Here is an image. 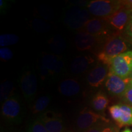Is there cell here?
Returning a JSON list of instances; mask_svg holds the SVG:
<instances>
[{"label":"cell","mask_w":132,"mask_h":132,"mask_svg":"<svg viewBox=\"0 0 132 132\" xmlns=\"http://www.w3.org/2000/svg\"><path fill=\"white\" fill-rule=\"evenodd\" d=\"M129 44L122 34L113 33L105 39L98 51V60L109 67L114 57L129 51Z\"/></svg>","instance_id":"1"},{"label":"cell","mask_w":132,"mask_h":132,"mask_svg":"<svg viewBox=\"0 0 132 132\" xmlns=\"http://www.w3.org/2000/svg\"><path fill=\"white\" fill-rule=\"evenodd\" d=\"M123 6V1L93 0L87 4L89 12L97 18L105 19L119 11Z\"/></svg>","instance_id":"2"},{"label":"cell","mask_w":132,"mask_h":132,"mask_svg":"<svg viewBox=\"0 0 132 132\" xmlns=\"http://www.w3.org/2000/svg\"><path fill=\"white\" fill-rule=\"evenodd\" d=\"M109 72L123 79L129 78L132 72V50L114 57L109 65Z\"/></svg>","instance_id":"3"},{"label":"cell","mask_w":132,"mask_h":132,"mask_svg":"<svg viewBox=\"0 0 132 132\" xmlns=\"http://www.w3.org/2000/svg\"><path fill=\"white\" fill-rule=\"evenodd\" d=\"M131 17L132 8L127 7L123 3V6L121 9L105 19L112 33L122 34Z\"/></svg>","instance_id":"4"},{"label":"cell","mask_w":132,"mask_h":132,"mask_svg":"<svg viewBox=\"0 0 132 132\" xmlns=\"http://www.w3.org/2000/svg\"><path fill=\"white\" fill-rule=\"evenodd\" d=\"M64 67L61 57L55 54H45L43 55L40 66V72L43 79L60 73Z\"/></svg>","instance_id":"5"},{"label":"cell","mask_w":132,"mask_h":132,"mask_svg":"<svg viewBox=\"0 0 132 132\" xmlns=\"http://www.w3.org/2000/svg\"><path fill=\"white\" fill-rule=\"evenodd\" d=\"M88 10L81 7H73L67 11L64 15L65 24L73 29H81L90 18Z\"/></svg>","instance_id":"6"},{"label":"cell","mask_w":132,"mask_h":132,"mask_svg":"<svg viewBox=\"0 0 132 132\" xmlns=\"http://www.w3.org/2000/svg\"><path fill=\"white\" fill-rule=\"evenodd\" d=\"M102 122L107 123L109 120L93 110L86 108L79 114L76 120V126L80 131L83 132Z\"/></svg>","instance_id":"7"},{"label":"cell","mask_w":132,"mask_h":132,"mask_svg":"<svg viewBox=\"0 0 132 132\" xmlns=\"http://www.w3.org/2000/svg\"><path fill=\"white\" fill-rule=\"evenodd\" d=\"M105 39L83 31H79L75 39V44L78 50L88 51L94 50L102 45Z\"/></svg>","instance_id":"8"},{"label":"cell","mask_w":132,"mask_h":132,"mask_svg":"<svg viewBox=\"0 0 132 132\" xmlns=\"http://www.w3.org/2000/svg\"><path fill=\"white\" fill-rule=\"evenodd\" d=\"M1 115L9 122H19L21 118V108L17 98L12 97L3 102L1 106Z\"/></svg>","instance_id":"9"},{"label":"cell","mask_w":132,"mask_h":132,"mask_svg":"<svg viewBox=\"0 0 132 132\" xmlns=\"http://www.w3.org/2000/svg\"><path fill=\"white\" fill-rule=\"evenodd\" d=\"M80 31L88 32L104 39H106L113 34L107 24L106 20L97 17L90 19Z\"/></svg>","instance_id":"10"},{"label":"cell","mask_w":132,"mask_h":132,"mask_svg":"<svg viewBox=\"0 0 132 132\" xmlns=\"http://www.w3.org/2000/svg\"><path fill=\"white\" fill-rule=\"evenodd\" d=\"M130 80V78L123 79L109 72L105 80V88L111 95L122 97L129 85Z\"/></svg>","instance_id":"11"},{"label":"cell","mask_w":132,"mask_h":132,"mask_svg":"<svg viewBox=\"0 0 132 132\" xmlns=\"http://www.w3.org/2000/svg\"><path fill=\"white\" fill-rule=\"evenodd\" d=\"M20 87L23 95L28 101H31L36 96L38 89L36 76L31 71L23 74L20 80Z\"/></svg>","instance_id":"12"},{"label":"cell","mask_w":132,"mask_h":132,"mask_svg":"<svg viewBox=\"0 0 132 132\" xmlns=\"http://www.w3.org/2000/svg\"><path fill=\"white\" fill-rule=\"evenodd\" d=\"M48 132H64V125L60 116L53 112H45L38 119Z\"/></svg>","instance_id":"13"},{"label":"cell","mask_w":132,"mask_h":132,"mask_svg":"<svg viewBox=\"0 0 132 132\" xmlns=\"http://www.w3.org/2000/svg\"><path fill=\"white\" fill-rule=\"evenodd\" d=\"M108 73V66L99 62L89 72L87 76V81L91 87H98L106 80Z\"/></svg>","instance_id":"14"},{"label":"cell","mask_w":132,"mask_h":132,"mask_svg":"<svg viewBox=\"0 0 132 132\" xmlns=\"http://www.w3.org/2000/svg\"><path fill=\"white\" fill-rule=\"evenodd\" d=\"M94 61V59L89 56H79L76 57L70 64L71 72L76 75L85 73Z\"/></svg>","instance_id":"15"},{"label":"cell","mask_w":132,"mask_h":132,"mask_svg":"<svg viewBox=\"0 0 132 132\" xmlns=\"http://www.w3.org/2000/svg\"><path fill=\"white\" fill-rule=\"evenodd\" d=\"M58 90L61 94L64 96L72 97L79 94L81 86L78 81L75 79L68 78L59 83Z\"/></svg>","instance_id":"16"},{"label":"cell","mask_w":132,"mask_h":132,"mask_svg":"<svg viewBox=\"0 0 132 132\" xmlns=\"http://www.w3.org/2000/svg\"><path fill=\"white\" fill-rule=\"evenodd\" d=\"M109 99L102 92H98L94 95L91 100V106L95 111L103 112L108 106Z\"/></svg>","instance_id":"17"},{"label":"cell","mask_w":132,"mask_h":132,"mask_svg":"<svg viewBox=\"0 0 132 132\" xmlns=\"http://www.w3.org/2000/svg\"><path fill=\"white\" fill-rule=\"evenodd\" d=\"M121 109V117L118 125L120 127L123 125H132V106L128 104H119Z\"/></svg>","instance_id":"18"},{"label":"cell","mask_w":132,"mask_h":132,"mask_svg":"<svg viewBox=\"0 0 132 132\" xmlns=\"http://www.w3.org/2000/svg\"><path fill=\"white\" fill-rule=\"evenodd\" d=\"M50 100V97L48 95H42L39 97L33 105L32 113L33 114H39L44 112L48 106Z\"/></svg>","instance_id":"19"},{"label":"cell","mask_w":132,"mask_h":132,"mask_svg":"<svg viewBox=\"0 0 132 132\" xmlns=\"http://www.w3.org/2000/svg\"><path fill=\"white\" fill-rule=\"evenodd\" d=\"M50 47L54 53H61L66 48V42L60 36H54L49 41Z\"/></svg>","instance_id":"20"},{"label":"cell","mask_w":132,"mask_h":132,"mask_svg":"<svg viewBox=\"0 0 132 132\" xmlns=\"http://www.w3.org/2000/svg\"><path fill=\"white\" fill-rule=\"evenodd\" d=\"M14 90V84L11 81H5L3 82L1 85V91H0V100L1 102H5L6 100L11 98Z\"/></svg>","instance_id":"21"},{"label":"cell","mask_w":132,"mask_h":132,"mask_svg":"<svg viewBox=\"0 0 132 132\" xmlns=\"http://www.w3.org/2000/svg\"><path fill=\"white\" fill-rule=\"evenodd\" d=\"M19 37L14 34H4L0 36V46L7 47L18 43Z\"/></svg>","instance_id":"22"},{"label":"cell","mask_w":132,"mask_h":132,"mask_svg":"<svg viewBox=\"0 0 132 132\" xmlns=\"http://www.w3.org/2000/svg\"><path fill=\"white\" fill-rule=\"evenodd\" d=\"M109 112L111 118L118 123H119L120 117H121V109H120L119 104V105H114L110 107H109Z\"/></svg>","instance_id":"23"},{"label":"cell","mask_w":132,"mask_h":132,"mask_svg":"<svg viewBox=\"0 0 132 132\" xmlns=\"http://www.w3.org/2000/svg\"><path fill=\"white\" fill-rule=\"evenodd\" d=\"M28 132H48V131L42 123L37 119L29 125Z\"/></svg>","instance_id":"24"},{"label":"cell","mask_w":132,"mask_h":132,"mask_svg":"<svg viewBox=\"0 0 132 132\" xmlns=\"http://www.w3.org/2000/svg\"><path fill=\"white\" fill-rule=\"evenodd\" d=\"M14 56V53L7 47H2L0 49V58L3 61H8Z\"/></svg>","instance_id":"25"},{"label":"cell","mask_w":132,"mask_h":132,"mask_svg":"<svg viewBox=\"0 0 132 132\" xmlns=\"http://www.w3.org/2000/svg\"><path fill=\"white\" fill-rule=\"evenodd\" d=\"M121 97L126 103L132 106V86L130 83Z\"/></svg>","instance_id":"26"},{"label":"cell","mask_w":132,"mask_h":132,"mask_svg":"<svg viewBox=\"0 0 132 132\" xmlns=\"http://www.w3.org/2000/svg\"><path fill=\"white\" fill-rule=\"evenodd\" d=\"M124 34V36L127 39V40L130 43V45H132V17L128 26H127L126 29H125Z\"/></svg>","instance_id":"27"},{"label":"cell","mask_w":132,"mask_h":132,"mask_svg":"<svg viewBox=\"0 0 132 132\" xmlns=\"http://www.w3.org/2000/svg\"><path fill=\"white\" fill-rule=\"evenodd\" d=\"M105 123L106 122H100L91 127L88 128V129L83 132H102L104 128L106 127Z\"/></svg>","instance_id":"28"},{"label":"cell","mask_w":132,"mask_h":132,"mask_svg":"<svg viewBox=\"0 0 132 132\" xmlns=\"http://www.w3.org/2000/svg\"><path fill=\"white\" fill-rule=\"evenodd\" d=\"M102 132H117V130L113 127H105Z\"/></svg>","instance_id":"29"},{"label":"cell","mask_w":132,"mask_h":132,"mask_svg":"<svg viewBox=\"0 0 132 132\" xmlns=\"http://www.w3.org/2000/svg\"><path fill=\"white\" fill-rule=\"evenodd\" d=\"M122 132H132V131L130 129H128V128H126V129H125Z\"/></svg>","instance_id":"30"},{"label":"cell","mask_w":132,"mask_h":132,"mask_svg":"<svg viewBox=\"0 0 132 132\" xmlns=\"http://www.w3.org/2000/svg\"><path fill=\"white\" fill-rule=\"evenodd\" d=\"M130 84L132 86V79H130Z\"/></svg>","instance_id":"31"},{"label":"cell","mask_w":132,"mask_h":132,"mask_svg":"<svg viewBox=\"0 0 132 132\" xmlns=\"http://www.w3.org/2000/svg\"><path fill=\"white\" fill-rule=\"evenodd\" d=\"M130 79H132V72H131V74H130Z\"/></svg>","instance_id":"32"},{"label":"cell","mask_w":132,"mask_h":132,"mask_svg":"<svg viewBox=\"0 0 132 132\" xmlns=\"http://www.w3.org/2000/svg\"><path fill=\"white\" fill-rule=\"evenodd\" d=\"M67 132H72V131H67Z\"/></svg>","instance_id":"33"}]
</instances>
